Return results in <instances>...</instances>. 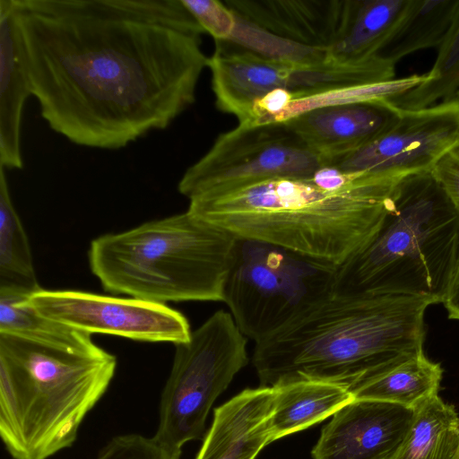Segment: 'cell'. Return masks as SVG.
I'll return each instance as SVG.
<instances>
[{
    "label": "cell",
    "instance_id": "484cf974",
    "mask_svg": "<svg viewBox=\"0 0 459 459\" xmlns=\"http://www.w3.org/2000/svg\"><path fill=\"white\" fill-rule=\"evenodd\" d=\"M424 79L425 74H413L402 79L337 88L293 98L273 119L272 124H282L300 114L324 107L374 100H388L415 88Z\"/></svg>",
    "mask_w": 459,
    "mask_h": 459
},
{
    "label": "cell",
    "instance_id": "52a82bcc",
    "mask_svg": "<svg viewBox=\"0 0 459 459\" xmlns=\"http://www.w3.org/2000/svg\"><path fill=\"white\" fill-rule=\"evenodd\" d=\"M337 268L261 240L237 238L224 299L257 343L334 289Z\"/></svg>",
    "mask_w": 459,
    "mask_h": 459
},
{
    "label": "cell",
    "instance_id": "7a4b0ae2",
    "mask_svg": "<svg viewBox=\"0 0 459 459\" xmlns=\"http://www.w3.org/2000/svg\"><path fill=\"white\" fill-rule=\"evenodd\" d=\"M422 299L333 290L255 343L263 386L300 379L356 387L423 353Z\"/></svg>",
    "mask_w": 459,
    "mask_h": 459
},
{
    "label": "cell",
    "instance_id": "9a60e30c",
    "mask_svg": "<svg viewBox=\"0 0 459 459\" xmlns=\"http://www.w3.org/2000/svg\"><path fill=\"white\" fill-rule=\"evenodd\" d=\"M273 386L247 388L214 409L195 459H255L273 442Z\"/></svg>",
    "mask_w": 459,
    "mask_h": 459
},
{
    "label": "cell",
    "instance_id": "83f0119b",
    "mask_svg": "<svg viewBox=\"0 0 459 459\" xmlns=\"http://www.w3.org/2000/svg\"><path fill=\"white\" fill-rule=\"evenodd\" d=\"M204 32L209 33L215 42L228 40L236 25L234 13L224 1L219 0H181Z\"/></svg>",
    "mask_w": 459,
    "mask_h": 459
},
{
    "label": "cell",
    "instance_id": "277c9868",
    "mask_svg": "<svg viewBox=\"0 0 459 459\" xmlns=\"http://www.w3.org/2000/svg\"><path fill=\"white\" fill-rule=\"evenodd\" d=\"M117 358L97 344L69 349L0 333V436L13 459L73 446L108 390Z\"/></svg>",
    "mask_w": 459,
    "mask_h": 459
},
{
    "label": "cell",
    "instance_id": "4316f807",
    "mask_svg": "<svg viewBox=\"0 0 459 459\" xmlns=\"http://www.w3.org/2000/svg\"><path fill=\"white\" fill-rule=\"evenodd\" d=\"M181 452L161 445L154 437L126 434L114 437L96 459H180Z\"/></svg>",
    "mask_w": 459,
    "mask_h": 459
},
{
    "label": "cell",
    "instance_id": "30bf717a",
    "mask_svg": "<svg viewBox=\"0 0 459 459\" xmlns=\"http://www.w3.org/2000/svg\"><path fill=\"white\" fill-rule=\"evenodd\" d=\"M321 160L285 124L238 126L221 134L181 177L188 200L275 178H310Z\"/></svg>",
    "mask_w": 459,
    "mask_h": 459
},
{
    "label": "cell",
    "instance_id": "f546056e",
    "mask_svg": "<svg viewBox=\"0 0 459 459\" xmlns=\"http://www.w3.org/2000/svg\"><path fill=\"white\" fill-rule=\"evenodd\" d=\"M443 304L448 317L459 321V264L450 291Z\"/></svg>",
    "mask_w": 459,
    "mask_h": 459
},
{
    "label": "cell",
    "instance_id": "ac0fdd59",
    "mask_svg": "<svg viewBox=\"0 0 459 459\" xmlns=\"http://www.w3.org/2000/svg\"><path fill=\"white\" fill-rule=\"evenodd\" d=\"M30 95L13 0H0V166L5 169H23L22 120L24 104Z\"/></svg>",
    "mask_w": 459,
    "mask_h": 459
},
{
    "label": "cell",
    "instance_id": "4fadbf2b",
    "mask_svg": "<svg viewBox=\"0 0 459 459\" xmlns=\"http://www.w3.org/2000/svg\"><path fill=\"white\" fill-rule=\"evenodd\" d=\"M416 410L353 399L338 410L311 451L314 459H388L405 437Z\"/></svg>",
    "mask_w": 459,
    "mask_h": 459
},
{
    "label": "cell",
    "instance_id": "603a6c76",
    "mask_svg": "<svg viewBox=\"0 0 459 459\" xmlns=\"http://www.w3.org/2000/svg\"><path fill=\"white\" fill-rule=\"evenodd\" d=\"M459 8V0H411L405 18L379 56L393 63L428 48L439 47Z\"/></svg>",
    "mask_w": 459,
    "mask_h": 459
},
{
    "label": "cell",
    "instance_id": "d6986e66",
    "mask_svg": "<svg viewBox=\"0 0 459 459\" xmlns=\"http://www.w3.org/2000/svg\"><path fill=\"white\" fill-rule=\"evenodd\" d=\"M273 387V442L333 416L354 399L348 387L326 381L300 379Z\"/></svg>",
    "mask_w": 459,
    "mask_h": 459
},
{
    "label": "cell",
    "instance_id": "4dcf8cb0",
    "mask_svg": "<svg viewBox=\"0 0 459 459\" xmlns=\"http://www.w3.org/2000/svg\"><path fill=\"white\" fill-rule=\"evenodd\" d=\"M455 100L458 102V104H459V90H458V91H457V93H456V96H455Z\"/></svg>",
    "mask_w": 459,
    "mask_h": 459
},
{
    "label": "cell",
    "instance_id": "cb8c5ba5",
    "mask_svg": "<svg viewBox=\"0 0 459 459\" xmlns=\"http://www.w3.org/2000/svg\"><path fill=\"white\" fill-rule=\"evenodd\" d=\"M35 292L39 285L26 231L13 207L5 168L0 166V287Z\"/></svg>",
    "mask_w": 459,
    "mask_h": 459
},
{
    "label": "cell",
    "instance_id": "6da1fadb",
    "mask_svg": "<svg viewBox=\"0 0 459 459\" xmlns=\"http://www.w3.org/2000/svg\"><path fill=\"white\" fill-rule=\"evenodd\" d=\"M31 93L74 144L119 150L195 101L205 33L181 0H13Z\"/></svg>",
    "mask_w": 459,
    "mask_h": 459
},
{
    "label": "cell",
    "instance_id": "5b68a950",
    "mask_svg": "<svg viewBox=\"0 0 459 459\" xmlns=\"http://www.w3.org/2000/svg\"><path fill=\"white\" fill-rule=\"evenodd\" d=\"M459 264V210L431 170L401 178L378 230L337 268L333 290L444 303Z\"/></svg>",
    "mask_w": 459,
    "mask_h": 459
},
{
    "label": "cell",
    "instance_id": "9c48e42d",
    "mask_svg": "<svg viewBox=\"0 0 459 459\" xmlns=\"http://www.w3.org/2000/svg\"><path fill=\"white\" fill-rule=\"evenodd\" d=\"M395 64L378 56L368 62L340 65L299 64L272 59L215 42L208 59L217 108L244 124L253 104L274 90L294 98L337 88L382 82L394 78Z\"/></svg>",
    "mask_w": 459,
    "mask_h": 459
},
{
    "label": "cell",
    "instance_id": "7c38bea8",
    "mask_svg": "<svg viewBox=\"0 0 459 459\" xmlns=\"http://www.w3.org/2000/svg\"><path fill=\"white\" fill-rule=\"evenodd\" d=\"M458 142L459 104L454 100L402 110L399 119L377 138L329 166L346 173L399 178L431 170Z\"/></svg>",
    "mask_w": 459,
    "mask_h": 459
},
{
    "label": "cell",
    "instance_id": "3957f363",
    "mask_svg": "<svg viewBox=\"0 0 459 459\" xmlns=\"http://www.w3.org/2000/svg\"><path fill=\"white\" fill-rule=\"evenodd\" d=\"M399 178L357 174L337 190L275 178L208 193L187 211L233 236L271 243L339 267L375 236Z\"/></svg>",
    "mask_w": 459,
    "mask_h": 459
},
{
    "label": "cell",
    "instance_id": "2e32d148",
    "mask_svg": "<svg viewBox=\"0 0 459 459\" xmlns=\"http://www.w3.org/2000/svg\"><path fill=\"white\" fill-rule=\"evenodd\" d=\"M238 18L264 31L328 51L340 23L343 0H225Z\"/></svg>",
    "mask_w": 459,
    "mask_h": 459
},
{
    "label": "cell",
    "instance_id": "f1b7e54d",
    "mask_svg": "<svg viewBox=\"0 0 459 459\" xmlns=\"http://www.w3.org/2000/svg\"><path fill=\"white\" fill-rule=\"evenodd\" d=\"M431 172L459 210V142L440 156Z\"/></svg>",
    "mask_w": 459,
    "mask_h": 459
},
{
    "label": "cell",
    "instance_id": "d4e9b609",
    "mask_svg": "<svg viewBox=\"0 0 459 459\" xmlns=\"http://www.w3.org/2000/svg\"><path fill=\"white\" fill-rule=\"evenodd\" d=\"M438 48L436 62L423 82L388 101L401 110H419L431 107L438 100H455L459 90V8Z\"/></svg>",
    "mask_w": 459,
    "mask_h": 459
},
{
    "label": "cell",
    "instance_id": "e0dca14e",
    "mask_svg": "<svg viewBox=\"0 0 459 459\" xmlns=\"http://www.w3.org/2000/svg\"><path fill=\"white\" fill-rule=\"evenodd\" d=\"M411 0H343L327 62L352 65L379 56L405 18Z\"/></svg>",
    "mask_w": 459,
    "mask_h": 459
},
{
    "label": "cell",
    "instance_id": "ffe728a7",
    "mask_svg": "<svg viewBox=\"0 0 459 459\" xmlns=\"http://www.w3.org/2000/svg\"><path fill=\"white\" fill-rule=\"evenodd\" d=\"M459 416L438 394L416 409L402 443L388 459H456Z\"/></svg>",
    "mask_w": 459,
    "mask_h": 459
},
{
    "label": "cell",
    "instance_id": "ba28073f",
    "mask_svg": "<svg viewBox=\"0 0 459 459\" xmlns=\"http://www.w3.org/2000/svg\"><path fill=\"white\" fill-rule=\"evenodd\" d=\"M247 341L231 314L221 309L192 332L187 342L175 345L154 438L181 452L186 442L204 437L212 403L248 363Z\"/></svg>",
    "mask_w": 459,
    "mask_h": 459
},
{
    "label": "cell",
    "instance_id": "8fae6325",
    "mask_svg": "<svg viewBox=\"0 0 459 459\" xmlns=\"http://www.w3.org/2000/svg\"><path fill=\"white\" fill-rule=\"evenodd\" d=\"M29 302L39 316L90 334L176 345L187 342L192 333L181 312L166 304L132 297L39 289L30 296Z\"/></svg>",
    "mask_w": 459,
    "mask_h": 459
},
{
    "label": "cell",
    "instance_id": "1f68e13d",
    "mask_svg": "<svg viewBox=\"0 0 459 459\" xmlns=\"http://www.w3.org/2000/svg\"><path fill=\"white\" fill-rule=\"evenodd\" d=\"M456 459H459V451H458V454H457Z\"/></svg>",
    "mask_w": 459,
    "mask_h": 459
},
{
    "label": "cell",
    "instance_id": "44dd1931",
    "mask_svg": "<svg viewBox=\"0 0 459 459\" xmlns=\"http://www.w3.org/2000/svg\"><path fill=\"white\" fill-rule=\"evenodd\" d=\"M443 369L420 353L351 391L354 399L378 400L417 409L438 394Z\"/></svg>",
    "mask_w": 459,
    "mask_h": 459
},
{
    "label": "cell",
    "instance_id": "7402d4cb",
    "mask_svg": "<svg viewBox=\"0 0 459 459\" xmlns=\"http://www.w3.org/2000/svg\"><path fill=\"white\" fill-rule=\"evenodd\" d=\"M31 294L18 287H0V333L69 349H89L96 345L91 334L39 316L29 302Z\"/></svg>",
    "mask_w": 459,
    "mask_h": 459
},
{
    "label": "cell",
    "instance_id": "5bb4252c",
    "mask_svg": "<svg viewBox=\"0 0 459 459\" xmlns=\"http://www.w3.org/2000/svg\"><path fill=\"white\" fill-rule=\"evenodd\" d=\"M401 114L387 100H374L316 108L282 124L325 166L373 141Z\"/></svg>",
    "mask_w": 459,
    "mask_h": 459
},
{
    "label": "cell",
    "instance_id": "8992f818",
    "mask_svg": "<svg viewBox=\"0 0 459 459\" xmlns=\"http://www.w3.org/2000/svg\"><path fill=\"white\" fill-rule=\"evenodd\" d=\"M237 237L188 211L101 235L91 273L112 294L156 303L223 301Z\"/></svg>",
    "mask_w": 459,
    "mask_h": 459
}]
</instances>
